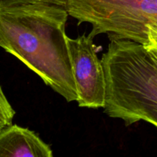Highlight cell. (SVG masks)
Wrapping results in <instances>:
<instances>
[{
    "mask_svg": "<svg viewBox=\"0 0 157 157\" xmlns=\"http://www.w3.org/2000/svg\"><path fill=\"white\" fill-rule=\"evenodd\" d=\"M64 6L27 3L0 6V47L14 55L67 102L77 101Z\"/></svg>",
    "mask_w": 157,
    "mask_h": 157,
    "instance_id": "obj_1",
    "label": "cell"
},
{
    "mask_svg": "<svg viewBox=\"0 0 157 157\" xmlns=\"http://www.w3.org/2000/svg\"><path fill=\"white\" fill-rule=\"evenodd\" d=\"M101 61L106 81L104 111L127 127L143 121L157 129V60L140 43L110 40Z\"/></svg>",
    "mask_w": 157,
    "mask_h": 157,
    "instance_id": "obj_2",
    "label": "cell"
},
{
    "mask_svg": "<svg viewBox=\"0 0 157 157\" xmlns=\"http://www.w3.org/2000/svg\"><path fill=\"white\" fill-rule=\"evenodd\" d=\"M65 8L79 23L92 25L96 36L146 44L148 25L157 23V0H67Z\"/></svg>",
    "mask_w": 157,
    "mask_h": 157,
    "instance_id": "obj_3",
    "label": "cell"
},
{
    "mask_svg": "<svg viewBox=\"0 0 157 157\" xmlns=\"http://www.w3.org/2000/svg\"><path fill=\"white\" fill-rule=\"evenodd\" d=\"M94 36L89 33L71 38L67 35V48L80 107L104 108L106 81L101 59L97 55Z\"/></svg>",
    "mask_w": 157,
    "mask_h": 157,
    "instance_id": "obj_4",
    "label": "cell"
},
{
    "mask_svg": "<svg viewBox=\"0 0 157 157\" xmlns=\"http://www.w3.org/2000/svg\"><path fill=\"white\" fill-rule=\"evenodd\" d=\"M52 157L53 152L36 133L10 124L0 130V157Z\"/></svg>",
    "mask_w": 157,
    "mask_h": 157,
    "instance_id": "obj_5",
    "label": "cell"
},
{
    "mask_svg": "<svg viewBox=\"0 0 157 157\" xmlns=\"http://www.w3.org/2000/svg\"><path fill=\"white\" fill-rule=\"evenodd\" d=\"M15 111L6 98L0 86V130L12 124Z\"/></svg>",
    "mask_w": 157,
    "mask_h": 157,
    "instance_id": "obj_6",
    "label": "cell"
},
{
    "mask_svg": "<svg viewBox=\"0 0 157 157\" xmlns=\"http://www.w3.org/2000/svg\"><path fill=\"white\" fill-rule=\"evenodd\" d=\"M67 0H0V6H13V5L27 4V3H50L65 7Z\"/></svg>",
    "mask_w": 157,
    "mask_h": 157,
    "instance_id": "obj_7",
    "label": "cell"
},
{
    "mask_svg": "<svg viewBox=\"0 0 157 157\" xmlns=\"http://www.w3.org/2000/svg\"><path fill=\"white\" fill-rule=\"evenodd\" d=\"M147 40H148L147 43L157 44V23L147 26Z\"/></svg>",
    "mask_w": 157,
    "mask_h": 157,
    "instance_id": "obj_8",
    "label": "cell"
},
{
    "mask_svg": "<svg viewBox=\"0 0 157 157\" xmlns=\"http://www.w3.org/2000/svg\"><path fill=\"white\" fill-rule=\"evenodd\" d=\"M144 45L145 46L147 50L157 60V44L147 43V44H144Z\"/></svg>",
    "mask_w": 157,
    "mask_h": 157,
    "instance_id": "obj_9",
    "label": "cell"
}]
</instances>
